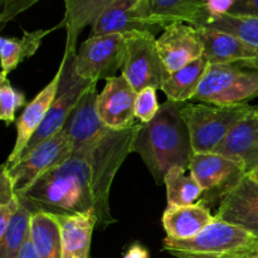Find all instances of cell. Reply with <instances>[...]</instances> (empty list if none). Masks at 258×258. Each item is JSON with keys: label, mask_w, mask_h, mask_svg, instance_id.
<instances>
[{"label": "cell", "mask_w": 258, "mask_h": 258, "mask_svg": "<svg viewBox=\"0 0 258 258\" xmlns=\"http://www.w3.org/2000/svg\"><path fill=\"white\" fill-rule=\"evenodd\" d=\"M63 27L62 23L50 29H38L33 32H23L22 38H0V59H2V76L7 77L19 63L32 57L42 44L44 37Z\"/></svg>", "instance_id": "cell-25"}, {"label": "cell", "mask_w": 258, "mask_h": 258, "mask_svg": "<svg viewBox=\"0 0 258 258\" xmlns=\"http://www.w3.org/2000/svg\"><path fill=\"white\" fill-rule=\"evenodd\" d=\"M18 198L33 213L73 216L95 212L92 168L87 149L73 151L64 163L40 176Z\"/></svg>", "instance_id": "cell-1"}, {"label": "cell", "mask_w": 258, "mask_h": 258, "mask_svg": "<svg viewBox=\"0 0 258 258\" xmlns=\"http://www.w3.org/2000/svg\"><path fill=\"white\" fill-rule=\"evenodd\" d=\"M248 103L213 106L185 102L181 115L188 125L194 154L216 153L232 128L252 111Z\"/></svg>", "instance_id": "cell-5"}, {"label": "cell", "mask_w": 258, "mask_h": 258, "mask_svg": "<svg viewBox=\"0 0 258 258\" xmlns=\"http://www.w3.org/2000/svg\"><path fill=\"white\" fill-rule=\"evenodd\" d=\"M160 105L156 97V88L148 87L138 92L135 102V117L139 122L148 123L158 115Z\"/></svg>", "instance_id": "cell-31"}, {"label": "cell", "mask_w": 258, "mask_h": 258, "mask_svg": "<svg viewBox=\"0 0 258 258\" xmlns=\"http://www.w3.org/2000/svg\"><path fill=\"white\" fill-rule=\"evenodd\" d=\"M189 171L203 189L199 203H221L247 176L243 169L218 153L194 154Z\"/></svg>", "instance_id": "cell-11"}, {"label": "cell", "mask_w": 258, "mask_h": 258, "mask_svg": "<svg viewBox=\"0 0 258 258\" xmlns=\"http://www.w3.org/2000/svg\"><path fill=\"white\" fill-rule=\"evenodd\" d=\"M166 72L173 73L204 55L197 29L186 23H171L156 39Z\"/></svg>", "instance_id": "cell-15"}, {"label": "cell", "mask_w": 258, "mask_h": 258, "mask_svg": "<svg viewBox=\"0 0 258 258\" xmlns=\"http://www.w3.org/2000/svg\"><path fill=\"white\" fill-rule=\"evenodd\" d=\"M138 92L126 78L115 76L106 80L98 93L97 110L102 122L111 130H125L135 125V102Z\"/></svg>", "instance_id": "cell-14"}, {"label": "cell", "mask_w": 258, "mask_h": 258, "mask_svg": "<svg viewBox=\"0 0 258 258\" xmlns=\"http://www.w3.org/2000/svg\"><path fill=\"white\" fill-rule=\"evenodd\" d=\"M96 86L97 82L93 81L80 98L62 128L72 144L73 151L90 148L110 130L98 115V95Z\"/></svg>", "instance_id": "cell-13"}, {"label": "cell", "mask_w": 258, "mask_h": 258, "mask_svg": "<svg viewBox=\"0 0 258 258\" xmlns=\"http://www.w3.org/2000/svg\"><path fill=\"white\" fill-rule=\"evenodd\" d=\"M125 37V59L122 76L131 87L140 92L144 88H161L169 75L163 64L154 34L145 32H133Z\"/></svg>", "instance_id": "cell-8"}, {"label": "cell", "mask_w": 258, "mask_h": 258, "mask_svg": "<svg viewBox=\"0 0 258 258\" xmlns=\"http://www.w3.org/2000/svg\"><path fill=\"white\" fill-rule=\"evenodd\" d=\"M154 22L164 29L171 23L199 27L206 19V0H146Z\"/></svg>", "instance_id": "cell-23"}, {"label": "cell", "mask_w": 258, "mask_h": 258, "mask_svg": "<svg viewBox=\"0 0 258 258\" xmlns=\"http://www.w3.org/2000/svg\"><path fill=\"white\" fill-rule=\"evenodd\" d=\"M258 97V68L209 64L193 101L213 106H237Z\"/></svg>", "instance_id": "cell-6"}, {"label": "cell", "mask_w": 258, "mask_h": 258, "mask_svg": "<svg viewBox=\"0 0 258 258\" xmlns=\"http://www.w3.org/2000/svg\"><path fill=\"white\" fill-rule=\"evenodd\" d=\"M214 217L258 238V181L247 175L224 197Z\"/></svg>", "instance_id": "cell-16"}, {"label": "cell", "mask_w": 258, "mask_h": 258, "mask_svg": "<svg viewBox=\"0 0 258 258\" xmlns=\"http://www.w3.org/2000/svg\"><path fill=\"white\" fill-rule=\"evenodd\" d=\"M236 2L237 0H206V19H204V22L211 19V18H218L228 14L233 5L236 4Z\"/></svg>", "instance_id": "cell-33"}, {"label": "cell", "mask_w": 258, "mask_h": 258, "mask_svg": "<svg viewBox=\"0 0 258 258\" xmlns=\"http://www.w3.org/2000/svg\"><path fill=\"white\" fill-rule=\"evenodd\" d=\"M25 105V96L14 88L5 76H0V120L7 126L14 122L15 112Z\"/></svg>", "instance_id": "cell-30"}, {"label": "cell", "mask_w": 258, "mask_h": 258, "mask_svg": "<svg viewBox=\"0 0 258 258\" xmlns=\"http://www.w3.org/2000/svg\"><path fill=\"white\" fill-rule=\"evenodd\" d=\"M91 28L92 35L127 34L133 32L155 34L161 29L154 22L146 0H118L108 7Z\"/></svg>", "instance_id": "cell-12"}, {"label": "cell", "mask_w": 258, "mask_h": 258, "mask_svg": "<svg viewBox=\"0 0 258 258\" xmlns=\"http://www.w3.org/2000/svg\"><path fill=\"white\" fill-rule=\"evenodd\" d=\"M139 128L140 122L125 130L110 128L100 140L87 148L93 176L95 213L101 229L116 222L110 209L111 185L125 159L134 153V141Z\"/></svg>", "instance_id": "cell-3"}, {"label": "cell", "mask_w": 258, "mask_h": 258, "mask_svg": "<svg viewBox=\"0 0 258 258\" xmlns=\"http://www.w3.org/2000/svg\"><path fill=\"white\" fill-rule=\"evenodd\" d=\"M40 0H0V24L5 25Z\"/></svg>", "instance_id": "cell-32"}, {"label": "cell", "mask_w": 258, "mask_h": 258, "mask_svg": "<svg viewBox=\"0 0 258 258\" xmlns=\"http://www.w3.org/2000/svg\"><path fill=\"white\" fill-rule=\"evenodd\" d=\"M72 154V144L63 130H60L42 141L14 164H5L17 197L30 188L40 176L64 163Z\"/></svg>", "instance_id": "cell-9"}, {"label": "cell", "mask_w": 258, "mask_h": 258, "mask_svg": "<svg viewBox=\"0 0 258 258\" xmlns=\"http://www.w3.org/2000/svg\"><path fill=\"white\" fill-rule=\"evenodd\" d=\"M228 14L233 17L258 18V0H237Z\"/></svg>", "instance_id": "cell-35"}, {"label": "cell", "mask_w": 258, "mask_h": 258, "mask_svg": "<svg viewBox=\"0 0 258 258\" xmlns=\"http://www.w3.org/2000/svg\"><path fill=\"white\" fill-rule=\"evenodd\" d=\"M163 249L175 258H253L258 254V238L216 218L191 239L166 237Z\"/></svg>", "instance_id": "cell-4"}, {"label": "cell", "mask_w": 258, "mask_h": 258, "mask_svg": "<svg viewBox=\"0 0 258 258\" xmlns=\"http://www.w3.org/2000/svg\"><path fill=\"white\" fill-rule=\"evenodd\" d=\"M166 186L168 207H188L199 203L203 197V189L193 174L183 168H173L164 179Z\"/></svg>", "instance_id": "cell-27"}, {"label": "cell", "mask_w": 258, "mask_h": 258, "mask_svg": "<svg viewBox=\"0 0 258 258\" xmlns=\"http://www.w3.org/2000/svg\"><path fill=\"white\" fill-rule=\"evenodd\" d=\"M208 67V59L206 55H202L185 67L169 73L160 90L165 93L168 100L174 102L185 103L193 101Z\"/></svg>", "instance_id": "cell-24"}, {"label": "cell", "mask_w": 258, "mask_h": 258, "mask_svg": "<svg viewBox=\"0 0 258 258\" xmlns=\"http://www.w3.org/2000/svg\"><path fill=\"white\" fill-rule=\"evenodd\" d=\"M19 207H20L19 198H17L14 202H12V203L9 204L0 206V236H3V234L5 233L10 219H12V217L14 216V213L18 211Z\"/></svg>", "instance_id": "cell-36"}, {"label": "cell", "mask_w": 258, "mask_h": 258, "mask_svg": "<svg viewBox=\"0 0 258 258\" xmlns=\"http://www.w3.org/2000/svg\"><path fill=\"white\" fill-rule=\"evenodd\" d=\"M59 80L60 70L58 68L53 80H50V82L33 98L32 102L28 103L25 110L20 113L18 120L15 121V123H17V139H15L14 148H13L9 158L5 163L7 165H10L17 160L18 156L24 151L30 139L37 133L44 118L47 117L48 111H49L55 95H57Z\"/></svg>", "instance_id": "cell-19"}, {"label": "cell", "mask_w": 258, "mask_h": 258, "mask_svg": "<svg viewBox=\"0 0 258 258\" xmlns=\"http://www.w3.org/2000/svg\"><path fill=\"white\" fill-rule=\"evenodd\" d=\"M216 153L238 164L247 175L258 166V106L239 121Z\"/></svg>", "instance_id": "cell-18"}, {"label": "cell", "mask_w": 258, "mask_h": 258, "mask_svg": "<svg viewBox=\"0 0 258 258\" xmlns=\"http://www.w3.org/2000/svg\"><path fill=\"white\" fill-rule=\"evenodd\" d=\"M201 27L211 28V29L236 35L239 39L251 45L258 54V18L233 17V15L226 14L218 18H211L206 20ZM256 68H258V62Z\"/></svg>", "instance_id": "cell-29"}, {"label": "cell", "mask_w": 258, "mask_h": 258, "mask_svg": "<svg viewBox=\"0 0 258 258\" xmlns=\"http://www.w3.org/2000/svg\"><path fill=\"white\" fill-rule=\"evenodd\" d=\"M55 217L62 231V258H88L93 229L97 226L95 212Z\"/></svg>", "instance_id": "cell-21"}, {"label": "cell", "mask_w": 258, "mask_h": 258, "mask_svg": "<svg viewBox=\"0 0 258 258\" xmlns=\"http://www.w3.org/2000/svg\"><path fill=\"white\" fill-rule=\"evenodd\" d=\"M123 258H149V252L145 247L135 243L128 247L126 253L123 254Z\"/></svg>", "instance_id": "cell-38"}, {"label": "cell", "mask_w": 258, "mask_h": 258, "mask_svg": "<svg viewBox=\"0 0 258 258\" xmlns=\"http://www.w3.org/2000/svg\"><path fill=\"white\" fill-rule=\"evenodd\" d=\"M18 197L15 194L12 179L8 174L7 166H5V164H3L2 174H0V206L12 203Z\"/></svg>", "instance_id": "cell-34"}, {"label": "cell", "mask_w": 258, "mask_h": 258, "mask_svg": "<svg viewBox=\"0 0 258 258\" xmlns=\"http://www.w3.org/2000/svg\"><path fill=\"white\" fill-rule=\"evenodd\" d=\"M32 214L30 209L20 203V207L10 219L5 233L0 236V258H18L29 232Z\"/></svg>", "instance_id": "cell-28"}, {"label": "cell", "mask_w": 258, "mask_h": 258, "mask_svg": "<svg viewBox=\"0 0 258 258\" xmlns=\"http://www.w3.org/2000/svg\"><path fill=\"white\" fill-rule=\"evenodd\" d=\"M253 258H258V254H257V256H256V257H253Z\"/></svg>", "instance_id": "cell-40"}, {"label": "cell", "mask_w": 258, "mask_h": 258, "mask_svg": "<svg viewBox=\"0 0 258 258\" xmlns=\"http://www.w3.org/2000/svg\"><path fill=\"white\" fill-rule=\"evenodd\" d=\"M249 176H251L252 179H254V180L258 181V166H257L256 169H254L253 171H252L251 174H249Z\"/></svg>", "instance_id": "cell-39"}, {"label": "cell", "mask_w": 258, "mask_h": 258, "mask_svg": "<svg viewBox=\"0 0 258 258\" xmlns=\"http://www.w3.org/2000/svg\"><path fill=\"white\" fill-rule=\"evenodd\" d=\"M29 232L40 258H62V231L54 214L34 212L30 219Z\"/></svg>", "instance_id": "cell-26"}, {"label": "cell", "mask_w": 258, "mask_h": 258, "mask_svg": "<svg viewBox=\"0 0 258 258\" xmlns=\"http://www.w3.org/2000/svg\"><path fill=\"white\" fill-rule=\"evenodd\" d=\"M125 59L123 34L91 35L76 53V71L87 81L108 80L122 68Z\"/></svg>", "instance_id": "cell-10"}, {"label": "cell", "mask_w": 258, "mask_h": 258, "mask_svg": "<svg viewBox=\"0 0 258 258\" xmlns=\"http://www.w3.org/2000/svg\"><path fill=\"white\" fill-rule=\"evenodd\" d=\"M59 70L60 80L59 85H58L57 95H55L54 101H53L52 106L48 111L47 117L44 118L40 127L38 128L37 133L33 135V138L28 143L27 148L18 156L15 161L27 155L30 150H33L35 146L39 145L45 139L55 135L62 130L66 121L68 120L71 112L76 107L80 98L82 97L86 90L93 82V81H87L78 76L77 71H76V53L72 50H64V54L60 60Z\"/></svg>", "instance_id": "cell-7"}, {"label": "cell", "mask_w": 258, "mask_h": 258, "mask_svg": "<svg viewBox=\"0 0 258 258\" xmlns=\"http://www.w3.org/2000/svg\"><path fill=\"white\" fill-rule=\"evenodd\" d=\"M64 3V18L60 23L66 28V49L77 53V40L86 27L96 22L98 17L118 0H62Z\"/></svg>", "instance_id": "cell-22"}, {"label": "cell", "mask_w": 258, "mask_h": 258, "mask_svg": "<svg viewBox=\"0 0 258 258\" xmlns=\"http://www.w3.org/2000/svg\"><path fill=\"white\" fill-rule=\"evenodd\" d=\"M18 258H40L37 249H35L34 244H33L32 238H30V232H28L27 238H25L22 248H20Z\"/></svg>", "instance_id": "cell-37"}, {"label": "cell", "mask_w": 258, "mask_h": 258, "mask_svg": "<svg viewBox=\"0 0 258 258\" xmlns=\"http://www.w3.org/2000/svg\"><path fill=\"white\" fill-rule=\"evenodd\" d=\"M209 64H242L256 68V50L238 37L211 28H196Z\"/></svg>", "instance_id": "cell-17"}, {"label": "cell", "mask_w": 258, "mask_h": 258, "mask_svg": "<svg viewBox=\"0 0 258 258\" xmlns=\"http://www.w3.org/2000/svg\"><path fill=\"white\" fill-rule=\"evenodd\" d=\"M216 217L212 216L207 206L197 203L188 207H166L163 214V227L166 237L185 241L198 236Z\"/></svg>", "instance_id": "cell-20"}, {"label": "cell", "mask_w": 258, "mask_h": 258, "mask_svg": "<svg viewBox=\"0 0 258 258\" xmlns=\"http://www.w3.org/2000/svg\"><path fill=\"white\" fill-rule=\"evenodd\" d=\"M184 103L165 101L158 115L148 123H141L135 141L134 153H138L149 169L156 184L173 168L189 170L194 150L188 125L181 115Z\"/></svg>", "instance_id": "cell-2"}]
</instances>
